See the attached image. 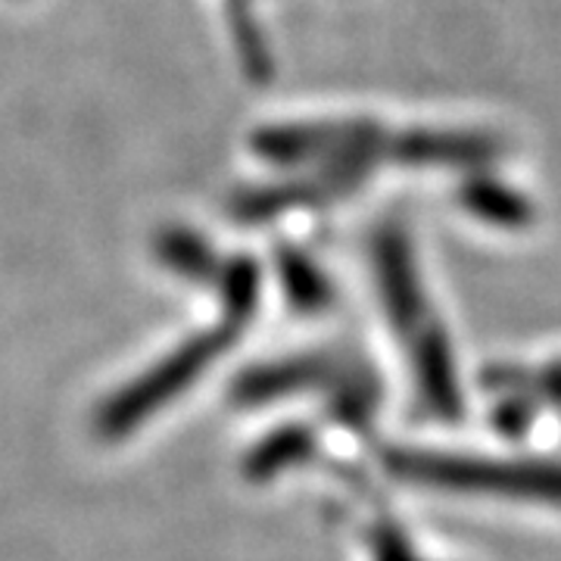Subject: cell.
<instances>
[{"label":"cell","mask_w":561,"mask_h":561,"mask_svg":"<svg viewBox=\"0 0 561 561\" xmlns=\"http://www.w3.org/2000/svg\"><path fill=\"white\" fill-rule=\"evenodd\" d=\"M221 300H225V316L241 328L243 321L253 316L256 300H260V272L253 260H231L221 272Z\"/></svg>","instance_id":"obj_5"},{"label":"cell","mask_w":561,"mask_h":561,"mask_svg":"<svg viewBox=\"0 0 561 561\" xmlns=\"http://www.w3.org/2000/svg\"><path fill=\"white\" fill-rule=\"evenodd\" d=\"M390 471L424 490L478 500L561 505V465L546 459H508L465 449L400 446L387 453Z\"/></svg>","instance_id":"obj_1"},{"label":"cell","mask_w":561,"mask_h":561,"mask_svg":"<svg viewBox=\"0 0 561 561\" xmlns=\"http://www.w3.org/2000/svg\"><path fill=\"white\" fill-rule=\"evenodd\" d=\"M312 434L300 427V424H287V427H278L272 431L265 440H260L250 453H247V461H243V474L250 481H268L280 474L284 468L302 461L309 453H312Z\"/></svg>","instance_id":"obj_3"},{"label":"cell","mask_w":561,"mask_h":561,"mask_svg":"<svg viewBox=\"0 0 561 561\" xmlns=\"http://www.w3.org/2000/svg\"><path fill=\"white\" fill-rule=\"evenodd\" d=\"M238 331L241 328L234 321H225L221 328L203 331L197 337L175 346L165 359L150 365L140 378L125 383L110 400H103V405L98 409V419H94L98 434L103 440L128 437L144 421L153 419L162 405L179 400L191 383L201 381L206 368L234 343Z\"/></svg>","instance_id":"obj_2"},{"label":"cell","mask_w":561,"mask_h":561,"mask_svg":"<svg viewBox=\"0 0 561 561\" xmlns=\"http://www.w3.org/2000/svg\"><path fill=\"white\" fill-rule=\"evenodd\" d=\"M537 383H540V390L546 397H552L556 402H561V359L549 362L540 371Z\"/></svg>","instance_id":"obj_7"},{"label":"cell","mask_w":561,"mask_h":561,"mask_svg":"<svg viewBox=\"0 0 561 561\" xmlns=\"http://www.w3.org/2000/svg\"><path fill=\"white\" fill-rule=\"evenodd\" d=\"M368 561H437L431 556H424L415 542L409 540L402 530L383 524V527H375L368 534Z\"/></svg>","instance_id":"obj_6"},{"label":"cell","mask_w":561,"mask_h":561,"mask_svg":"<svg viewBox=\"0 0 561 561\" xmlns=\"http://www.w3.org/2000/svg\"><path fill=\"white\" fill-rule=\"evenodd\" d=\"M153 253L165 268L187 280H213L216 268V253L213 247L203 241L201 234L187 228H165L153 241Z\"/></svg>","instance_id":"obj_4"}]
</instances>
